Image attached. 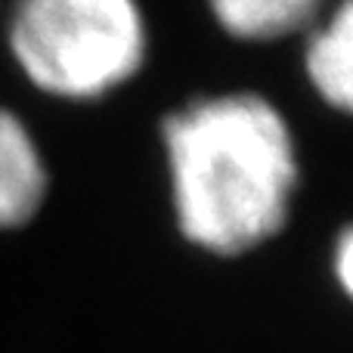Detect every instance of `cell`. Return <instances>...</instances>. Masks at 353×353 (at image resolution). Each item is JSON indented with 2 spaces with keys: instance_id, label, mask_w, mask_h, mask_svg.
<instances>
[{
  "instance_id": "cell-1",
  "label": "cell",
  "mask_w": 353,
  "mask_h": 353,
  "mask_svg": "<svg viewBox=\"0 0 353 353\" xmlns=\"http://www.w3.org/2000/svg\"><path fill=\"white\" fill-rule=\"evenodd\" d=\"M176 226L220 257L261 248L288 223L301 183L285 115L257 93H220L161 124Z\"/></svg>"
},
{
  "instance_id": "cell-5",
  "label": "cell",
  "mask_w": 353,
  "mask_h": 353,
  "mask_svg": "<svg viewBox=\"0 0 353 353\" xmlns=\"http://www.w3.org/2000/svg\"><path fill=\"white\" fill-rule=\"evenodd\" d=\"M214 19L242 41H273L313 22L323 0H208Z\"/></svg>"
},
{
  "instance_id": "cell-6",
  "label": "cell",
  "mask_w": 353,
  "mask_h": 353,
  "mask_svg": "<svg viewBox=\"0 0 353 353\" xmlns=\"http://www.w3.org/2000/svg\"><path fill=\"white\" fill-rule=\"evenodd\" d=\"M332 276H335L338 288L347 294V301H353V223L344 226L335 239V248H332Z\"/></svg>"
},
{
  "instance_id": "cell-4",
  "label": "cell",
  "mask_w": 353,
  "mask_h": 353,
  "mask_svg": "<svg viewBox=\"0 0 353 353\" xmlns=\"http://www.w3.org/2000/svg\"><path fill=\"white\" fill-rule=\"evenodd\" d=\"M304 68L313 90L353 118V0H341L307 41Z\"/></svg>"
},
{
  "instance_id": "cell-3",
  "label": "cell",
  "mask_w": 353,
  "mask_h": 353,
  "mask_svg": "<svg viewBox=\"0 0 353 353\" xmlns=\"http://www.w3.org/2000/svg\"><path fill=\"white\" fill-rule=\"evenodd\" d=\"M47 195V168L22 118L0 109V230L28 223Z\"/></svg>"
},
{
  "instance_id": "cell-2",
  "label": "cell",
  "mask_w": 353,
  "mask_h": 353,
  "mask_svg": "<svg viewBox=\"0 0 353 353\" xmlns=\"http://www.w3.org/2000/svg\"><path fill=\"white\" fill-rule=\"evenodd\" d=\"M6 41L25 78L62 99L118 90L149 50L137 0H12Z\"/></svg>"
}]
</instances>
